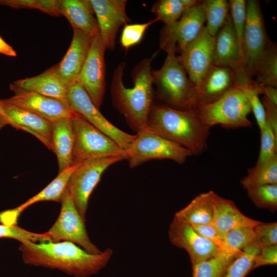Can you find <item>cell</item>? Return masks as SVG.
<instances>
[{
	"instance_id": "f35d334b",
	"label": "cell",
	"mask_w": 277,
	"mask_h": 277,
	"mask_svg": "<svg viewBox=\"0 0 277 277\" xmlns=\"http://www.w3.org/2000/svg\"><path fill=\"white\" fill-rule=\"evenodd\" d=\"M242 89L249 101L260 130H261L266 126V120L265 109L259 98V95L262 94L260 84L255 81L251 86Z\"/></svg>"
},
{
	"instance_id": "5b68a950",
	"label": "cell",
	"mask_w": 277,
	"mask_h": 277,
	"mask_svg": "<svg viewBox=\"0 0 277 277\" xmlns=\"http://www.w3.org/2000/svg\"><path fill=\"white\" fill-rule=\"evenodd\" d=\"M196 113L202 123L210 129L220 124L225 127H247L252 125L248 116L251 109L242 88L236 86L217 101L199 107Z\"/></svg>"
},
{
	"instance_id": "bcb514c9",
	"label": "cell",
	"mask_w": 277,
	"mask_h": 277,
	"mask_svg": "<svg viewBox=\"0 0 277 277\" xmlns=\"http://www.w3.org/2000/svg\"><path fill=\"white\" fill-rule=\"evenodd\" d=\"M37 0H0V5L13 8L35 9Z\"/></svg>"
},
{
	"instance_id": "5bb4252c",
	"label": "cell",
	"mask_w": 277,
	"mask_h": 277,
	"mask_svg": "<svg viewBox=\"0 0 277 277\" xmlns=\"http://www.w3.org/2000/svg\"><path fill=\"white\" fill-rule=\"evenodd\" d=\"M106 50L98 32L91 38L89 52L76 80L98 109L106 90Z\"/></svg>"
},
{
	"instance_id": "b9f144b4",
	"label": "cell",
	"mask_w": 277,
	"mask_h": 277,
	"mask_svg": "<svg viewBox=\"0 0 277 277\" xmlns=\"http://www.w3.org/2000/svg\"><path fill=\"white\" fill-rule=\"evenodd\" d=\"M191 226L197 233L211 241L219 249L230 251L225 244L224 235L212 224L191 225Z\"/></svg>"
},
{
	"instance_id": "d4e9b609",
	"label": "cell",
	"mask_w": 277,
	"mask_h": 277,
	"mask_svg": "<svg viewBox=\"0 0 277 277\" xmlns=\"http://www.w3.org/2000/svg\"><path fill=\"white\" fill-rule=\"evenodd\" d=\"M13 84L21 88L66 102L68 87L58 75L55 65L38 75L16 80Z\"/></svg>"
},
{
	"instance_id": "4dcf8cb0",
	"label": "cell",
	"mask_w": 277,
	"mask_h": 277,
	"mask_svg": "<svg viewBox=\"0 0 277 277\" xmlns=\"http://www.w3.org/2000/svg\"><path fill=\"white\" fill-rule=\"evenodd\" d=\"M201 5L205 16V27L209 34L215 37L230 15L228 1L204 0Z\"/></svg>"
},
{
	"instance_id": "7c38bea8",
	"label": "cell",
	"mask_w": 277,
	"mask_h": 277,
	"mask_svg": "<svg viewBox=\"0 0 277 277\" xmlns=\"http://www.w3.org/2000/svg\"><path fill=\"white\" fill-rule=\"evenodd\" d=\"M124 159L122 157H108L87 160L80 163L71 174L67 189L84 220L89 198L102 174L111 165Z\"/></svg>"
},
{
	"instance_id": "e575fe53",
	"label": "cell",
	"mask_w": 277,
	"mask_h": 277,
	"mask_svg": "<svg viewBox=\"0 0 277 277\" xmlns=\"http://www.w3.org/2000/svg\"><path fill=\"white\" fill-rule=\"evenodd\" d=\"M249 197L258 207L277 208V184H268L246 189Z\"/></svg>"
},
{
	"instance_id": "1f68e13d",
	"label": "cell",
	"mask_w": 277,
	"mask_h": 277,
	"mask_svg": "<svg viewBox=\"0 0 277 277\" xmlns=\"http://www.w3.org/2000/svg\"><path fill=\"white\" fill-rule=\"evenodd\" d=\"M260 249L256 242L244 248L229 265L223 277H245L252 270L254 258Z\"/></svg>"
},
{
	"instance_id": "603a6c76",
	"label": "cell",
	"mask_w": 277,
	"mask_h": 277,
	"mask_svg": "<svg viewBox=\"0 0 277 277\" xmlns=\"http://www.w3.org/2000/svg\"><path fill=\"white\" fill-rule=\"evenodd\" d=\"M78 164L71 166L59 172L57 176L45 188L23 204L14 209L3 212L2 217L4 222L8 225L16 224L20 214L34 203L46 201L61 202L69 178Z\"/></svg>"
},
{
	"instance_id": "7a4b0ae2",
	"label": "cell",
	"mask_w": 277,
	"mask_h": 277,
	"mask_svg": "<svg viewBox=\"0 0 277 277\" xmlns=\"http://www.w3.org/2000/svg\"><path fill=\"white\" fill-rule=\"evenodd\" d=\"M152 58H144L134 66L131 72L132 88H127L124 84L125 62H121L113 73L111 95L113 106L136 133L147 128L149 113L153 104Z\"/></svg>"
},
{
	"instance_id": "74e56055",
	"label": "cell",
	"mask_w": 277,
	"mask_h": 277,
	"mask_svg": "<svg viewBox=\"0 0 277 277\" xmlns=\"http://www.w3.org/2000/svg\"><path fill=\"white\" fill-rule=\"evenodd\" d=\"M228 2L232 27L242 49V40L246 20V1L229 0Z\"/></svg>"
},
{
	"instance_id": "2e32d148",
	"label": "cell",
	"mask_w": 277,
	"mask_h": 277,
	"mask_svg": "<svg viewBox=\"0 0 277 277\" xmlns=\"http://www.w3.org/2000/svg\"><path fill=\"white\" fill-rule=\"evenodd\" d=\"M215 37L205 27L177 56L190 80L196 88L212 65Z\"/></svg>"
},
{
	"instance_id": "8fae6325",
	"label": "cell",
	"mask_w": 277,
	"mask_h": 277,
	"mask_svg": "<svg viewBox=\"0 0 277 277\" xmlns=\"http://www.w3.org/2000/svg\"><path fill=\"white\" fill-rule=\"evenodd\" d=\"M212 65L231 70L237 85L242 88L251 86L255 83L246 66L230 15L215 36Z\"/></svg>"
},
{
	"instance_id": "484cf974",
	"label": "cell",
	"mask_w": 277,
	"mask_h": 277,
	"mask_svg": "<svg viewBox=\"0 0 277 277\" xmlns=\"http://www.w3.org/2000/svg\"><path fill=\"white\" fill-rule=\"evenodd\" d=\"M61 11L73 29L80 30L91 37L99 32L89 0H61Z\"/></svg>"
},
{
	"instance_id": "8992f818",
	"label": "cell",
	"mask_w": 277,
	"mask_h": 277,
	"mask_svg": "<svg viewBox=\"0 0 277 277\" xmlns=\"http://www.w3.org/2000/svg\"><path fill=\"white\" fill-rule=\"evenodd\" d=\"M72 120L75 135L72 165L103 157L127 159L125 150L81 115L76 113Z\"/></svg>"
},
{
	"instance_id": "ba28073f",
	"label": "cell",
	"mask_w": 277,
	"mask_h": 277,
	"mask_svg": "<svg viewBox=\"0 0 277 277\" xmlns=\"http://www.w3.org/2000/svg\"><path fill=\"white\" fill-rule=\"evenodd\" d=\"M270 41L266 32L260 2L246 1V20L242 50L246 66L252 78L258 74Z\"/></svg>"
},
{
	"instance_id": "83f0119b",
	"label": "cell",
	"mask_w": 277,
	"mask_h": 277,
	"mask_svg": "<svg viewBox=\"0 0 277 277\" xmlns=\"http://www.w3.org/2000/svg\"><path fill=\"white\" fill-rule=\"evenodd\" d=\"M245 189L268 184H277V154L266 161L248 169L240 181Z\"/></svg>"
},
{
	"instance_id": "9c48e42d",
	"label": "cell",
	"mask_w": 277,
	"mask_h": 277,
	"mask_svg": "<svg viewBox=\"0 0 277 277\" xmlns=\"http://www.w3.org/2000/svg\"><path fill=\"white\" fill-rule=\"evenodd\" d=\"M59 216L51 228L45 233L51 242L68 241L81 246L87 252L97 254L102 251L90 241L85 221L78 212L72 197L67 189L61 200Z\"/></svg>"
},
{
	"instance_id": "9a60e30c",
	"label": "cell",
	"mask_w": 277,
	"mask_h": 277,
	"mask_svg": "<svg viewBox=\"0 0 277 277\" xmlns=\"http://www.w3.org/2000/svg\"><path fill=\"white\" fill-rule=\"evenodd\" d=\"M10 89L14 95L3 100L5 102L34 113L51 122L61 118L72 117L76 113L65 101L21 88L13 84L10 85Z\"/></svg>"
},
{
	"instance_id": "c3c4849f",
	"label": "cell",
	"mask_w": 277,
	"mask_h": 277,
	"mask_svg": "<svg viewBox=\"0 0 277 277\" xmlns=\"http://www.w3.org/2000/svg\"><path fill=\"white\" fill-rule=\"evenodd\" d=\"M0 53L10 56H16V53L15 50L5 42L0 36Z\"/></svg>"
},
{
	"instance_id": "f546056e",
	"label": "cell",
	"mask_w": 277,
	"mask_h": 277,
	"mask_svg": "<svg viewBox=\"0 0 277 277\" xmlns=\"http://www.w3.org/2000/svg\"><path fill=\"white\" fill-rule=\"evenodd\" d=\"M198 0H160L156 2L151 9L158 21L165 25H170L177 21L186 10L202 3Z\"/></svg>"
},
{
	"instance_id": "8d00e7d4",
	"label": "cell",
	"mask_w": 277,
	"mask_h": 277,
	"mask_svg": "<svg viewBox=\"0 0 277 277\" xmlns=\"http://www.w3.org/2000/svg\"><path fill=\"white\" fill-rule=\"evenodd\" d=\"M0 238H11L21 243L26 241L33 242H51L45 233H36L27 231L16 225H6L0 224Z\"/></svg>"
},
{
	"instance_id": "7dc6e473",
	"label": "cell",
	"mask_w": 277,
	"mask_h": 277,
	"mask_svg": "<svg viewBox=\"0 0 277 277\" xmlns=\"http://www.w3.org/2000/svg\"><path fill=\"white\" fill-rule=\"evenodd\" d=\"M260 84V83H259ZM262 94H264L267 99L275 105H277V89L276 88L267 85L260 84Z\"/></svg>"
},
{
	"instance_id": "4fadbf2b",
	"label": "cell",
	"mask_w": 277,
	"mask_h": 277,
	"mask_svg": "<svg viewBox=\"0 0 277 277\" xmlns=\"http://www.w3.org/2000/svg\"><path fill=\"white\" fill-rule=\"evenodd\" d=\"M201 3L186 10L176 22L164 25L160 33L159 45L161 50L167 54L180 53L196 37L206 22Z\"/></svg>"
},
{
	"instance_id": "60d3db41",
	"label": "cell",
	"mask_w": 277,
	"mask_h": 277,
	"mask_svg": "<svg viewBox=\"0 0 277 277\" xmlns=\"http://www.w3.org/2000/svg\"><path fill=\"white\" fill-rule=\"evenodd\" d=\"M255 242L260 248L277 245V223L261 222L254 227Z\"/></svg>"
},
{
	"instance_id": "52a82bcc",
	"label": "cell",
	"mask_w": 277,
	"mask_h": 277,
	"mask_svg": "<svg viewBox=\"0 0 277 277\" xmlns=\"http://www.w3.org/2000/svg\"><path fill=\"white\" fill-rule=\"evenodd\" d=\"M126 152L131 168L152 160L169 159L181 164L193 155L188 149L147 128L136 134Z\"/></svg>"
},
{
	"instance_id": "ab89813d",
	"label": "cell",
	"mask_w": 277,
	"mask_h": 277,
	"mask_svg": "<svg viewBox=\"0 0 277 277\" xmlns=\"http://www.w3.org/2000/svg\"><path fill=\"white\" fill-rule=\"evenodd\" d=\"M261 131V147L256 164H260L275 154H277V136L266 123Z\"/></svg>"
},
{
	"instance_id": "d590c367",
	"label": "cell",
	"mask_w": 277,
	"mask_h": 277,
	"mask_svg": "<svg viewBox=\"0 0 277 277\" xmlns=\"http://www.w3.org/2000/svg\"><path fill=\"white\" fill-rule=\"evenodd\" d=\"M157 21V19L155 18L147 22L128 24L124 26L120 37L122 47L128 50L140 43L147 29Z\"/></svg>"
},
{
	"instance_id": "d6a6232c",
	"label": "cell",
	"mask_w": 277,
	"mask_h": 277,
	"mask_svg": "<svg viewBox=\"0 0 277 277\" xmlns=\"http://www.w3.org/2000/svg\"><path fill=\"white\" fill-rule=\"evenodd\" d=\"M256 76L258 83L277 87V47L272 41L265 51Z\"/></svg>"
},
{
	"instance_id": "d6986e66",
	"label": "cell",
	"mask_w": 277,
	"mask_h": 277,
	"mask_svg": "<svg viewBox=\"0 0 277 277\" xmlns=\"http://www.w3.org/2000/svg\"><path fill=\"white\" fill-rule=\"evenodd\" d=\"M1 102L10 126L32 134L52 150V122L31 111L7 103L3 100H1Z\"/></svg>"
},
{
	"instance_id": "cb8c5ba5",
	"label": "cell",
	"mask_w": 277,
	"mask_h": 277,
	"mask_svg": "<svg viewBox=\"0 0 277 277\" xmlns=\"http://www.w3.org/2000/svg\"><path fill=\"white\" fill-rule=\"evenodd\" d=\"M75 135L72 117L52 122V151L57 156L59 172L72 166Z\"/></svg>"
},
{
	"instance_id": "e0dca14e",
	"label": "cell",
	"mask_w": 277,
	"mask_h": 277,
	"mask_svg": "<svg viewBox=\"0 0 277 277\" xmlns=\"http://www.w3.org/2000/svg\"><path fill=\"white\" fill-rule=\"evenodd\" d=\"M96 17L100 35L106 49L115 48L117 34L131 22L126 12V0H89Z\"/></svg>"
},
{
	"instance_id": "6da1fadb",
	"label": "cell",
	"mask_w": 277,
	"mask_h": 277,
	"mask_svg": "<svg viewBox=\"0 0 277 277\" xmlns=\"http://www.w3.org/2000/svg\"><path fill=\"white\" fill-rule=\"evenodd\" d=\"M19 249L27 265L58 269L75 277H89L98 273L106 267L113 254L110 248L99 254H90L68 241H26L22 243Z\"/></svg>"
},
{
	"instance_id": "836d02e7",
	"label": "cell",
	"mask_w": 277,
	"mask_h": 277,
	"mask_svg": "<svg viewBox=\"0 0 277 277\" xmlns=\"http://www.w3.org/2000/svg\"><path fill=\"white\" fill-rule=\"evenodd\" d=\"M254 227L243 226L228 231L224 236V243L228 250L235 254H240L242 250L255 242Z\"/></svg>"
},
{
	"instance_id": "ffe728a7",
	"label": "cell",
	"mask_w": 277,
	"mask_h": 277,
	"mask_svg": "<svg viewBox=\"0 0 277 277\" xmlns=\"http://www.w3.org/2000/svg\"><path fill=\"white\" fill-rule=\"evenodd\" d=\"M236 86V79L231 70L212 65L196 88V109L217 101Z\"/></svg>"
},
{
	"instance_id": "277c9868",
	"label": "cell",
	"mask_w": 277,
	"mask_h": 277,
	"mask_svg": "<svg viewBox=\"0 0 277 277\" xmlns=\"http://www.w3.org/2000/svg\"><path fill=\"white\" fill-rule=\"evenodd\" d=\"M157 98L171 108L196 109V89L175 53L167 54L162 66L152 71Z\"/></svg>"
},
{
	"instance_id": "f907efd6",
	"label": "cell",
	"mask_w": 277,
	"mask_h": 277,
	"mask_svg": "<svg viewBox=\"0 0 277 277\" xmlns=\"http://www.w3.org/2000/svg\"><path fill=\"white\" fill-rule=\"evenodd\" d=\"M7 125L6 123L3 118V117L2 116V115L0 114V128H2L3 127Z\"/></svg>"
},
{
	"instance_id": "44dd1931",
	"label": "cell",
	"mask_w": 277,
	"mask_h": 277,
	"mask_svg": "<svg viewBox=\"0 0 277 277\" xmlns=\"http://www.w3.org/2000/svg\"><path fill=\"white\" fill-rule=\"evenodd\" d=\"M92 37L73 29L70 45L56 69L62 81L68 87L76 81L87 58Z\"/></svg>"
},
{
	"instance_id": "4316f807",
	"label": "cell",
	"mask_w": 277,
	"mask_h": 277,
	"mask_svg": "<svg viewBox=\"0 0 277 277\" xmlns=\"http://www.w3.org/2000/svg\"><path fill=\"white\" fill-rule=\"evenodd\" d=\"M211 191L196 196L188 205L176 212L174 217L191 225L212 224L213 210Z\"/></svg>"
},
{
	"instance_id": "ee69618b",
	"label": "cell",
	"mask_w": 277,
	"mask_h": 277,
	"mask_svg": "<svg viewBox=\"0 0 277 277\" xmlns=\"http://www.w3.org/2000/svg\"><path fill=\"white\" fill-rule=\"evenodd\" d=\"M261 100L265 109L266 123L270 126L275 135L277 136V105L265 96Z\"/></svg>"
},
{
	"instance_id": "f1b7e54d",
	"label": "cell",
	"mask_w": 277,
	"mask_h": 277,
	"mask_svg": "<svg viewBox=\"0 0 277 277\" xmlns=\"http://www.w3.org/2000/svg\"><path fill=\"white\" fill-rule=\"evenodd\" d=\"M239 255L220 249L214 256L192 265V277H223L229 265Z\"/></svg>"
},
{
	"instance_id": "7bdbcfd3",
	"label": "cell",
	"mask_w": 277,
	"mask_h": 277,
	"mask_svg": "<svg viewBox=\"0 0 277 277\" xmlns=\"http://www.w3.org/2000/svg\"><path fill=\"white\" fill-rule=\"evenodd\" d=\"M277 263V245L261 248L254 258L252 270L255 268Z\"/></svg>"
},
{
	"instance_id": "3957f363",
	"label": "cell",
	"mask_w": 277,
	"mask_h": 277,
	"mask_svg": "<svg viewBox=\"0 0 277 277\" xmlns=\"http://www.w3.org/2000/svg\"><path fill=\"white\" fill-rule=\"evenodd\" d=\"M147 128L188 149L193 155L201 154L207 147L210 129L202 123L194 110L176 109L153 103Z\"/></svg>"
},
{
	"instance_id": "7402d4cb",
	"label": "cell",
	"mask_w": 277,
	"mask_h": 277,
	"mask_svg": "<svg viewBox=\"0 0 277 277\" xmlns=\"http://www.w3.org/2000/svg\"><path fill=\"white\" fill-rule=\"evenodd\" d=\"M211 197L213 210L212 224L224 236L234 228L254 227L261 222L245 216L233 201L219 196L213 191Z\"/></svg>"
},
{
	"instance_id": "30bf717a",
	"label": "cell",
	"mask_w": 277,
	"mask_h": 277,
	"mask_svg": "<svg viewBox=\"0 0 277 277\" xmlns=\"http://www.w3.org/2000/svg\"><path fill=\"white\" fill-rule=\"evenodd\" d=\"M66 102L75 113L114 141L122 148L127 150L136 134L127 133L111 123L100 111L89 95L77 81L68 87Z\"/></svg>"
},
{
	"instance_id": "681fc988",
	"label": "cell",
	"mask_w": 277,
	"mask_h": 277,
	"mask_svg": "<svg viewBox=\"0 0 277 277\" xmlns=\"http://www.w3.org/2000/svg\"><path fill=\"white\" fill-rule=\"evenodd\" d=\"M0 114L2 115V116L3 117V118L4 119L6 123V125H10V121L9 120L8 117L7 116L6 114H5L3 109V107L2 106V104H1V100H0Z\"/></svg>"
},
{
	"instance_id": "ac0fdd59",
	"label": "cell",
	"mask_w": 277,
	"mask_h": 277,
	"mask_svg": "<svg viewBox=\"0 0 277 277\" xmlns=\"http://www.w3.org/2000/svg\"><path fill=\"white\" fill-rule=\"evenodd\" d=\"M168 236L171 243L187 252L192 265L214 256L220 250L211 241L197 233L190 225L174 216L169 226Z\"/></svg>"
},
{
	"instance_id": "f6af8a7d",
	"label": "cell",
	"mask_w": 277,
	"mask_h": 277,
	"mask_svg": "<svg viewBox=\"0 0 277 277\" xmlns=\"http://www.w3.org/2000/svg\"><path fill=\"white\" fill-rule=\"evenodd\" d=\"M35 9L52 16L62 15L61 0H37Z\"/></svg>"
}]
</instances>
